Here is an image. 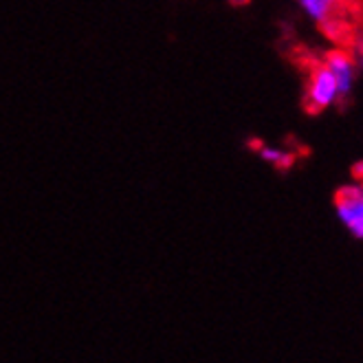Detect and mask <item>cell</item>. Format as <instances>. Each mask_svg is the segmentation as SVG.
I'll use <instances>...</instances> for the list:
<instances>
[{
	"label": "cell",
	"instance_id": "obj_1",
	"mask_svg": "<svg viewBox=\"0 0 363 363\" xmlns=\"http://www.w3.org/2000/svg\"><path fill=\"white\" fill-rule=\"evenodd\" d=\"M341 99L337 79L333 77V73L322 64H315L308 73V82H306V108L311 113H322L330 106H335Z\"/></svg>",
	"mask_w": 363,
	"mask_h": 363
},
{
	"label": "cell",
	"instance_id": "obj_2",
	"mask_svg": "<svg viewBox=\"0 0 363 363\" xmlns=\"http://www.w3.org/2000/svg\"><path fill=\"white\" fill-rule=\"evenodd\" d=\"M335 211L339 223L344 225L354 238L363 240V185L352 183L337 189Z\"/></svg>",
	"mask_w": 363,
	"mask_h": 363
},
{
	"label": "cell",
	"instance_id": "obj_3",
	"mask_svg": "<svg viewBox=\"0 0 363 363\" xmlns=\"http://www.w3.org/2000/svg\"><path fill=\"white\" fill-rule=\"evenodd\" d=\"M324 67L333 73V77L337 79V86H339V93L341 97H346L352 86H354V79H357V62L354 57L344 51V49H333L326 53L324 57Z\"/></svg>",
	"mask_w": 363,
	"mask_h": 363
},
{
	"label": "cell",
	"instance_id": "obj_4",
	"mask_svg": "<svg viewBox=\"0 0 363 363\" xmlns=\"http://www.w3.org/2000/svg\"><path fill=\"white\" fill-rule=\"evenodd\" d=\"M297 3L317 25H324L328 20L337 18V11L341 7V0H297Z\"/></svg>",
	"mask_w": 363,
	"mask_h": 363
},
{
	"label": "cell",
	"instance_id": "obj_5",
	"mask_svg": "<svg viewBox=\"0 0 363 363\" xmlns=\"http://www.w3.org/2000/svg\"><path fill=\"white\" fill-rule=\"evenodd\" d=\"M260 157H262L267 163H271V165H275V167H280V169L291 167L293 161H295V157H293L291 152L280 150V147H269V145L260 147Z\"/></svg>",
	"mask_w": 363,
	"mask_h": 363
},
{
	"label": "cell",
	"instance_id": "obj_6",
	"mask_svg": "<svg viewBox=\"0 0 363 363\" xmlns=\"http://www.w3.org/2000/svg\"><path fill=\"white\" fill-rule=\"evenodd\" d=\"M359 67H361V71H363V49H361V53H359Z\"/></svg>",
	"mask_w": 363,
	"mask_h": 363
}]
</instances>
